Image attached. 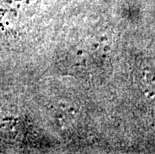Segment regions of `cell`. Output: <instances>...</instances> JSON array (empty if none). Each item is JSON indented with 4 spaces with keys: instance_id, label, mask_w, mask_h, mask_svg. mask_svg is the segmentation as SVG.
<instances>
[{
    "instance_id": "1",
    "label": "cell",
    "mask_w": 155,
    "mask_h": 154,
    "mask_svg": "<svg viewBox=\"0 0 155 154\" xmlns=\"http://www.w3.org/2000/svg\"><path fill=\"white\" fill-rule=\"evenodd\" d=\"M41 0H0V28L13 30L38 11Z\"/></svg>"
}]
</instances>
